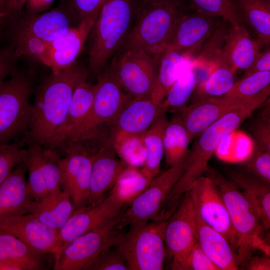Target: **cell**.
<instances>
[{"instance_id": "obj_56", "label": "cell", "mask_w": 270, "mask_h": 270, "mask_svg": "<svg viewBox=\"0 0 270 270\" xmlns=\"http://www.w3.org/2000/svg\"><path fill=\"white\" fill-rule=\"evenodd\" d=\"M6 22V20L1 16H0V36L2 34V32Z\"/></svg>"}, {"instance_id": "obj_16", "label": "cell", "mask_w": 270, "mask_h": 270, "mask_svg": "<svg viewBox=\"0 0 270 270\" xmlns=\"http://www.w3.org/2000/svg\"><path fill=\"white\" fill-rule=\"evenodd\" d=\"M98 16L81 21L63 36L50 43L40 62L58 74L75 64Z\"/></svg>"}, {"instance_id": "obj_13", "label": "cell", "mask_w": 270, "mask_h": 270, "mask_svg": "<svg viewBox=\"0 0 270 270\" xmlns=\"http://www.w3.org/2000/svg\"><path fill=\"white\" fill-rule=\"evenodd\" d=\"M188 193L202 220L226 237L236 252V233L216 184L208 176L202 175L194 182Z\"/></svg>"}, {"instance_id": "obj_27", "label": "cell", "mask_w": 270, "mask_h": 270, "mask_svg": "<svg viewBox=\"0 0 270 270\" xmlns=\"http://www.w3.org/2000/svg\"><path fill=\"white\" fill-rule=\"evenodd\" d=\"M74 212L69 194L61 188L34 200L30 214L48 227L59 230Z\"/></svg>"}, {"instance_id": "obj_41", "label": "cell", "mask_w": 270, "mask_h": 270, "mask_svg": "<svg viewBox=\"0 0 270 270\" xmlns=\"http://www.w3.org/2000/svg\"><path fill=\"white\" fill-rule=\"evenodd\" d=\"M40 157L48 192L61 188L62 157L56 150L40 146Z\"/></svg>"}, {"instance_id": "obj_46", "label": "cell", "mask_w": 270, "mask_h": 270, "mask_svg": "<svg viewBox=\"0 0 270 270\" xmlns=\"http://www.w3.org/2000/svg\"><path fill=\"white\" fill-rule=\"evenodd\" d=\"M266 106L256 121L253 132L258 148L270 152V112Z\"/></svg>"}, {"instance_id": "obj_54", "label": "cell", "mask_w": 270, "mask_h": 270, "mask_svg": "<svg viewBox=\"0 0 270 270\" xmlns=\"http://www.w3.org/2000/svg\"><path fill=\"white\" fill-rule=\"evenodd\" d=\"M5 0H0V16L4 18Z\"/></svg>"}, {"instance_id": "obj_20", "label": "cell", "mask_w": 270, "mask_h": 270, "mask_svg": "<svg viewBox=\"0 0 270 270\" xmlns=\"http://www.w3.org/2000/svg\"><path fill=\"white\" fill-rule=\"evenodd\" d=\"M251 98L241 100L225 96L222 98H206L185 108L182 120L190 142L227 113Z\"/></svg>"}, {"instance_id": "obj_33", "label": "cell", "mask_w": 270, "mask_h": 270, "mask_svg": "<svg viewBox=\"0 0 270 270\" xmlns=\"http://www.w3.org/2000/svg\"><path fill=\"white\" fill-rule=\"evenodd\" d=\"M191 142L182 118H174L168 122L164 136V156L168 166L183 163L188 158Z\"/></svg>"}, {"instance_id": "obj_42", "label": "cell", "mask_w": 270, "mask_h": 270, "mask_svg": "<svg viewBox=\"0 0 270 270\" xmlns=\"http://www.w3.org/2000/svg\"><path fill=\"white\" fill-rule=\"evenodd\" d=\"M24 146L22 142L0 146V185L22 162Z\"/></svg>"}, {"instance_id": "obj_52", "label": "cell", "mask_w": 270, "mask_h": 270, "mask_svg": "<svg viewBox=\"0 0 270 270\" xmlns=\"http://www.w3.org/2000/svg\"><path fill=\"white\" fill-rule=\"evenodd\" d=\"M245 269L248 270H270V256H252L248 262Z\"/></svg>"}, {"instance_id": "obj_53", "label": "cell", "mask_w": 270, "mask_h": 270, "mask_svg": "<svg viewBox=\"0 0 270 270\" xmlns=\"http://www.w3.org/2000/svg\"><path fill=\"white\" fill-rule=\"evenodd\" d=\"M18 14H19L18 0H5L4 18L6 20H14Z\"/></svg>"}, {"instance_id": "obj_34", "label": "cell", "mask_w": 270, "mask_h": 270, "mask_svg": "<svg viewBox=\"0 0 270 270\" xmlns=\"http://www.w3.org/2000/svg\"><path fill=\"white\" fill-rule=\"evenodd\" d=\"M238 9L254 30L260 46L270 41V4L268 0H236Z\"/></svg>"}, {"instance_id": "obj_9", "label": "cell", "mask_w": 270, "mask_h": 270, "mask_svg": "<svg viewBox=\"0 0 270 270\" xmlns=\"http://www.w3.org/2000/svg\"><path fill=\"white\" fill-rule=\"evenodd\" d=\"M90 114L76 138L72 142L95 140L104 133L100 127L110 126L133 98L109 70L100 75Z\"/></svg>"}, {"instance_id": "obj_24", "label": "cell", "mask_w": 270, "mask_h": 270, "mask_svg": "<svg viewBox=\"0 0 270 270\" xmlns=\"http://www.w3.org/2000/svg\"><path fill=\"white\" fill-rule=\"evenodd\" d=\"M26 174L22 162L0 185V222L11 217L30 214L34 200L28 192Z\"/></svg>"}, {"instance_id": "obj_47", "label": "cell", "mask_w": 270, "mask_h": 270, "mask_svg": "<svg viewBox=\"0 0 270 270\" xmlns=\"http://www.w3.org/2000/svg\"><path fill=\"white\" fill-rule=\"evenodd\" d=\"M106 0H70V10L81 21L98 16Z\"/></svg>"}, {"instance_id": "obj_51", "label": "cell", "mask_w": 270, "mask_h": 270, "mask_svg": "<svg viewBox=\"0 0 270 270\" xmlns=\"http://www.w3.org/2000/svg\"><path fill=\"white\" fill-rule=\"evenodd\" d=\"M55 0H26V5L29 14L46 12L51 8Z\"/></svg>"}, {"instance_id": "obj_49", "label": "cell", "mask_w": 270, "mask_h": 270, "mask_svg": "<svg viewBox=\"0 0 270 270\" xmlns=\"http://www.w3.org/2000/svg\"><path fill=\"white\" fill-rule=\"evenodd\" d=\"M266 72H270V48L260 52L252 66L245 70L243 78L253 74Z\"/></svg>"}, {"instance_id": "obj_7", "label": "cell", "mask_w": 270, "mask_h": 270, "mask_svg": "<svg viewBox=\"0 0 270 270\" xmlns=\"http://www.w3.org/2000/svg\"><path fill=\"white\" fill-rule=\"evenodd\" d=\"M166 221L132 226L116 246L129 270H162L166 256Z\"/></svg>"}, {"instance_id": "obj_36", "label": "cell", "mask_w": 270, "mask_h": 270, "mask_svg": "<svg viewBox=\"0 0 270 270\" xmlns=\"http://www.w3.org/2000/svg\"><path fill=\"white\" fill-rule=\"evenodd\" d=\"M196 83V75L190 66L182 72L160 104L162 112L184 107L194 92Z\"/></svg>"}, {"instance_id": "obj_45", "label": "cell", "mask_w": 270, "mask_h": 270, "mask_svg": "<svg viewBox=\"0 0 270 270\" xmlns=\"http://www.w3.org/2000/svg\"><path fill=\"white\" fill-rule=\"evenodd\" d=\"M181 270H220L196 242L184 262Z\"/></svg>"}, {"instance_id": "obj_15", "label": "cell", "mask_w": 270, "mask_h": 270, "mask_svg": "<svg viewBox=\"0 0 270 270\" xmlns=\"http://www.w3.org/2000/svg\"><path fill=\"white\" fill-rule=\"evenodd\" d=\"M123 210L107 195L101 202L76 212L58 230V250L54 264L72 241L92 230L116 218Z\"/></svg>"}, {"instance_id": "obj_28", "label": "cell", "mask_w": 270, "mask_h": 270, "mask_svg": "<svg viewBox=\"0 0 270 270\" xmlns=\"http://www.w3.org/2000/svg\"><path fill=\"white\" fill-rule=\"evenodd\" d=\"M192 56L188 53L171 51L164 52L156 76L150 98L160 104L182 72L190 66Z\"/></svg>"}, {"instance_id": "obj_8", "label": "cell", "mask_w": 270, "mask_h": 270, "mask_svg": "<svg viewBox=\"0 0 270 270\" xmlns=\"http://www.w3.org/2000/svg\"><path fill=\"white\" fill-rule=\"evenodd\" d=\"M102 144L92 140L78 141L64 145L60 162L61 188L70 195L74 212L88 204L94 157Z\"/></svg>"}, {"instance_id": "obj_19", "label": "cell", "mask_w": 270, "mask_h": 270, "mask_svg": "<svg viewBox=\"0 0 270 270\" xmlns=\"http://www.w3.org/2000/svg\"><path fill=\"white\" fill-rule=\"evenodd\" d=\"M0 230L38 251L54 254V258L57 254L58 230L46 226L32 214L8 218L0 222Z\"/></svg>"}, {"instance_id": "obj_50", "label": "cell", "mask_w": 270, "mask_h": 270, "mask_svg": "<svg viewBox=\"0 0 270 270\" xmlns=\"http://www.w3.org/2000/svg\"><path fill=\"white\" fill-rule=\"evenodd\" d=\"M0 270H42L38 265L26 260L8 259L0 261Z\"/></svg>"}, {"instance_id": "obj_2", "label": "cell", "mask_w": 270, "mask_h": 270, "mask_svg": "<svg viewBox=\"0 0 270 270\" xmlns=\"http://www.w3.org/2000/svg\"><path fill=\"white\" fill-rule=\"evenodd\" d=\"M270 94L268 86L227 113L198 136L186 159L184 171L173 188L176 194L182 197L189 192L194 182L204 174L211 158L224 139L264 105Z\"/></svg>"}, {"instance_id": "obj_55", "label": "cell", "mask_w": 270, "mask_h": 270, "mask_svg": "<svg viewBox=\"0 0 270 270\" xmlns=\"http://www.w3.org/2000/svg\"><path fill=\"white\" fill-rule=\"evenodd\" d=\"M26 0H18V10L19 14H20L22 8L26 5Z\"/></svg>"}, {"instance_id": "obj_12", "label": "cell", "mask_w": 270, "mask_h": 270, "mask_svg": "<svg viewBox=\"0 0 270 270\" xmlns=\"http://www.w3.org/2000/svg\"><path fill=\"white\" fill-rule=\"evenodd\" d=\"M156 59L144 51L128 50L113 62L110 70L128 95L150 98L157 76Z\"/></svg>"}, {"instance_id": "obj_58", "label": "cell", "mask_w": 270, "mask_h": 270, "mask_svg": "<svg viewBox=\"0 0 270 270\" xmlns=\"http://www.w3.org/2000/svg\"></svg>"}, {"instance_id": "obj_29", "label": "cell", "mask_w": 270, "mask_h": 270, "mask_svg": "<svg viewBox=\"0 0 270 270\" xmlns=\"http://www.w3.org/2000/svg\"><path fill=\"white\" fill-rule=\"evenodd\" d=\"M228 179L234 182L250 200L254 206L264 227L270 228V184L248 172L230 171Z\"/></svg>"}, {"instance_id": "obj_40", "label": "cell", "mask_w": 270, "mask_h": 270, "mask_svg": "<svg viewBox=\"0 0 270 270\" xmlns=\"http://www.w3.org/2000/svg\"><path fill=\"white\" fill-rule=\"evenodd\" d=\"M270 84V72H257L236 82L224 96L234 100H244L255 96Z\"/></svg>"}, {"instance_id": "obj_26", "label": "cell", "mask_w": 270, "mask_h": 270, "mask_svg": "<svg viewBox=\"0 0 270 270\" xmlns=\"http://www.w3.org/2000/svg\"><path fill=\"white\" fill-rule=\"evenodd\" d=\"M220 60L234 70L248 69L260 53V45L242 25L231 26L224 38Z\"/></svg>"}, {"instance_id": "obj_25", "label": "cell", "mask_w": 270, "mask_h": 270, "mask_svg": "<svg viewBox=\"0 0 270 270\" xmlns=\"http://www.w3.org/2000/svg\"><path fill=\"white\" fill-rule=\"evenodd\" d=\"M195 223L196 242L211 260L220 270H239L240 265L238 254L229 242L206 224L196 210Z\"/></svg>"}, {"instance_id": "obj_14", "label": "cell", "mask_w": 270, "mask_h": 270, "mask_svg": "<svg viewBox=\"0 0 270 270\" xmlns=\"http://www.w3.org/2000/svg\"><path fill=\"white\" fill-rule=\"evenodd\" d=\"M195 216L194 206L188 193L174 213L167 220L165 230L166 253L172 260V270H181L196 242Z\"/></svg>"}, {"instance_id": "obj_1", "label": "cell", "mask_w": 270, "mask_h": 270, "mask_svg": "<svg viewBox=\"0 0 270 270\" xmlns=\"http://www.w3.org/2000/svg\"><path fill=\"white\" fill-rule=\"evenodd\" d=\"M88 72L74 64L46 78L38 88L28 130L23 142L51 148L66 120L77 85L87 80Z\"/></svg>"}, {"instance_id": "obj_5", "label": "cell", "mask_w": 270, "mask_h": 270, "mask_svg": "<svg viewBox=\"0 0 270 270\" xmlns=\"http://www.w3.org/2000/svg\"><path fill=\"white\" fill-rule=\"evenodd\" d=\"M32 84L16 72L0 83V146L23 142L32 114Z\"/></svg>"}, {"instance_id": "obj_11", "label": "cell", "mask_w": 270, "mask_h": 270, "mask_svg": "<svg viewBox=\"0 0 270 270\" xmlns=\"http://www.w3.org/2000/svg\"><path fill=\"white\" fill-rule=\"evenodd\" d=\"M116 218L76 238L63 250L54 264L56 270H87L104 251L116 246L126 234L115 227Z\"/></svg>"}, {"instance_id": "obj_38", "label": "cell", "mask_w": 270, "mask_h": 270, "mask_svg": "<svg viewBox=\"0 0 270 270\" xmlns=\"http://www.w3.org/2000/svg\"><path fill=\"white\" fill-rule=\"evenodd\" d=\"M198 13L210 16H220L232 26L242 25L243 16L232 0H192Z\"/></svg>"}, {"instance_id": "obj_31", "label": "cell", "mask_w": 270, "mask_h": 270, "mask_svg": "<svg viewBox=\"0 0 270 270\" xmlns=\"http://www.w3.org/2000/svg\"><path fill=\"white\" fill-rule=\"evenodd\" d=\"M152 180L140 169L129 166L120 175L108 195L124 210L148 186Z\"/></svg>"}, {"instance_id": "obj_17", "label": "cell", "mask_w": 270, "mask_h": 270, "mask_svg": "<svg viewBox=\"0 0 270 270\" xmlns=\"http://www.w3.org/2000/svg\"><path fill=\"white\" fill-rule=\"evenodd\" d=\"M116 155L113 142L109 137L96 152L92 166L88 205L102 200L113 188L120 175L130 166L119 160Z\"/></svg>"}, {"instance_id": "obj_35", "label": "cell", "mask_w": 270, "mask_h": 270, "mask_svg": "<svg viewBox=\"0 0 270 270\" xmlns=\"http://www.w3.org/2000/svg\"><path fill=\"white\" fill-rule=\"evenodd\" d=\"M40 146L28 145L22 152V162L24 164L28 174V188L33 200H38L48 193L40 157Z\"/></svg>"}, {"instance_id": "obj_37", "label": "cell", "mask_w": 270, "mask_h": 270, "mask_svg": "<svg viewBox=\"0 0 270 270\" xmlns=\"http://www.w3.org/2000/svg\"><path fill=\"white\" fill-rule=\"evenodd\" d=\"M235 72L236 70L228 64L223 61L220 62L201 86L202 98H217L226 95L236 82Z\"/></svg>"}, {"instance_id": "obj_10", "label": "cell", "mask_w": 270, "mask_h": 270, "mask_svg": "<svg viewBox=\"0 0 270 270\" xmlns=\"http://www.w3.org/2000/svg\"><path fill=\"white\" fill-rule=\"evenodd\" d=\"M187 159V158H186ZM186 160L160 173L148 186L116 218L115 227L124 229L154 220L158 214L175 184L182 176Z\"/></svg>"}, {"instance_id": "obj_21", "label": "cell", "mask_w": 270, "mask_h": 270, "mask_svg": "<svg viewBox=\"0 0 270 270\" xmlns=\"http://www.w3.org/2000/svg\"><path fill=\"white\" fill-rule=\"evenodd\" d=\"M182 15L177 20L164 52L177 51L191 54L209 38L216 27V22L200 14Z\"/></svg>"}, {"instance_id": "obj_30", "label": "cell", "mask_w": 270, "mask_h": 270, "mask_svg": "<svg viewBox=\"0 0 270 270\" xmlns=\"http://www.w3.org/2000/svg\"><path fill=\"white\" fill-rule=\"evenodd\" d=\"M166 113L161 114L143 136L146 160L142 172L152 180L160 174L164 156V136L168 122Z\"/></svg>"}, {"instance_id": "obj_57", "label": "cell", "mask_w": 270, "mask_h": 270, "mask_svg": "<svg viewBox=\"0 0 270 270\" xmlns=\"http://www.w3.org/2000/svg\"><path fill=\"white\" fill-rule=\"evenodd\" d=\"M151 0H150L149 1H151Z\"/></svg>"}, {"instance_id": "obj_43", "label": "cell", "mask_w": 270, "mask_h": 270, "mask_svg": "<svg viewBox=\"0 0 270 270\" xmlns=\"http://www.w3.org/2000/svg\"><path fill=\"white\" fill-rule=\"evenodd\" d=\"M243 162L247 172L270 184V152L258 148Z\"/></svg>"}, {"instance_id": "obj_39", "label": "cell", "mask_w": 270, "mask_h": 270, "mask_svg": "<svg viewBox=\"0 0 270 270\" xmlns=\"http://www.w3.org/2000/svg\"><path fill=\"white\" fill-rule=\"evenodd\" d=\"M144 135L127 136L113 142L117 154L130 166L139 168L145 164L147 154Z\"/></svg>"}, {"instance_id": "obj_32", "label": "cell", "mask_w": 270, "mask_h": 270, "mask_svg": "<svg viewBox=\"0 0 270 270\" xmlns=\"http://www.w3.org/2000/svg\"><path fill=\"white\" fill-rule=\"evenodd\" d=\"M18 259L34 263L42 270L50 269L54 256L38 251L12 234L0 230V261Z\"/></svg>"}, {"instance_id": "obj_44", "label": "cell", "mask_w": 270, "mask_h": 270, "mask_svg": "<svg viewBox=\"0 0 270 270\" xmlns=\"http://www.w3.org/2000/svg\"><path fill=\"white\" fill-rule=\"evenodd\" d=\"M87 270H129L120 252L116 246L103 252Z\"/></svg>"}, {"instance_id": "obj_22", "label": "cell", "mask_w": 270, "mask_h": 270, "mask_svg": "<svg viewBox=\"0 0 270 270\" xmlns=\"http://www.w3.org/2000/svg\"><path fill=\"white\" fill-rule=\"evenodd\" d=\"M12 34L31 36L50 43L64 34L71 26L70 13L63 8L29 14L20 22L13 20Z\"/></svg>"}, {"instance_id": "obj_3", "label": "cell", "mask_w": 270, "mask_h": 270, "mask_svg": "<svg viewBox=\"0 0 270 270\" xmlns=\"http://www.w3.org/2000/svg\"><path fill=\"white\" fill-rule=\"evenodd\" d=\"M204 174L216 184L227 207L236 235L240 267L244 268L256 250L270 256L267 230L252 202L234 182L212 168L208 166Z\"/></svg>"}, {"instance_id": "obj_18", "label": "cell", "mask_w": 270, "mask_h": 270, "mask_svg": "<svg viewBox=\"0 0 270 270\" xmlns=\"http://www.w3.org/2000/svg\"><path fill=\"white\" fill-rule=\"evenodd\" d=\"M160 104L150 98H132L112 124L114 142L130 136H143L162 114Z\"/></svg>"}, {"instance_id": "obj_6", "label": "cell", "mask_w": 270, "mask_h": 270, "mask_svg": "<svg viewBox=\"0 0 270 270\" xmlns=\"http://www.w3.org/2000/svg\"><path fill=\"white\" fill-rule=\"evenodd\" d=\"M132 0H106L96 20L89 69L99 72L118 48L130 26Z\"/></svg>"}, {"instance_id": "obj_23", "label": "cell", "mask_w": 270, "mask_h": 270, "mask_svg": "<svg viewBox=\"0 0 270 270\" xmlns=\"http://www.w3.org/2000/svg\"><path fill=\"white\" fill-rule=\"evenodd\" d=\"M80 82L76 88L69 108L66 120L51 148L58 150L72 142L88 119L92 108L96 84Z\"/></svg>"}, {"instance_id": "obj_4", "label": "cell", "mask_w": 270, "mask_h": 270, "mask_svg": "<svg viewBox=\"0 0 270 270\" xmlns=\"http://www.w3.org/2000/svg\"><path fill=\"white\" fill-rule=\"evenodd\" d=\"M182 15L176 0L148 1L128 36L125 50H140L156 58L162 56L171 32Z\"/></svg>"}, {"instance_id": "obj_48", "label": "cell", "mask_w": 270, "mask_h": 270, "mask_svg": "<svg viewBox=\"0 0 270 270\" xmlns=\"http://www.w3.org/2000/svg\"><path fill=\"white\" fill-rule=\"evenodd\" d=\"M16 57L12 48L0 47V83L16 72L14 66Z\"/></svg>"}]
</instances>
